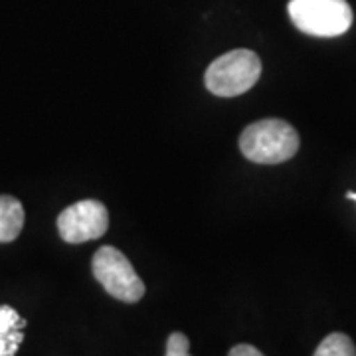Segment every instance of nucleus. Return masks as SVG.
<instances>
[{
  "label": "nucleus",
  "instance_id": "obj_6",
  "mask_svg": "<svg viewBox=\"0 0 356 356\" xmlns=\"http://www.w3.org/2000/svg\"><path fill=\"white\" fill-rule=\"evenodd\" d=\"M26 321L16 309L0 305V356H16L24 341Z\"/></svg>",
  "mask_w": 356,
  "mask_h": 356
},
{
  "label": "nucleus",
  "instance_id": "obj_4",
  "mask_svg": "<svg viewBox=\"0 0 356 356\" xmlns=\"http://www.w3.org/2000/svg\"><path fill=\"white\" fill-rule=\"evenodd\" d=\"M93 277L105 291L123 303H137L145 295V283L123 252L113 245L99 248L91 261Z\"/></svg>",
  "mask_w": 356,
  "mask_h": 356
},
{
  "label": "nucleus",
  "instance_id": "obj_8",
  "mask_svg": "<svg viewBox=\"0 0 356 356\" xmlns=\"http://www.w3.org/2000/svg\"><path fill=\"white\" fill-rule=\"evenodd\" d=\"M313 356H356V346L343 332H332L325 337Z\"/></svg>",
  "mask_w": 356,
  "mask_h": 356
},
{
  "label": "nucleus",
  "instance_id": "obj_7",
  "mask_svg": "<svg viewBox=\"0 0 356 356\" xmlns=\"http://www.w3.org/2000/svg\"><path fill=\"white\" fill-rule=\"evenodd\" d=\"M24 206L18 198L0 194V243L14 242L24 228Z\"/></svg>",
  "mask_w": 356,
  "mask_h": 356
},
{
  "label": "nucleus",
  "instance_id": "obj_5",
  "mask_svg": "<svg viewBox=\"0 0 356 356\" xmlns=\"http://www.w3.org/2000/svg\"><path fill=\"white\" fill-rule=\"evenodd\" d=\"M109 228V212L97 200H79L58 216V232L67 243H83L102 238Z\"/></svg>",
  "mask_w": 356,
  "mask_h": 356
},
{
  "label": "nucleus",
  "instance_id": "obj_11",
  "mask_svg": "<svg viewBox=\"0 0 356 356\" xmlns=\"http://www.w3.org/2000/svg\"><path fill=\"white\" fill-rule=\"evenodd\" d=\"M346 196H348V198H350V200H355V202H356V192H348V194H346Z\"/></svg>",
  "mask_w": 356,
  "mask_h": 356
},
{
  "label": "nucleus",
  "instance_id": "obj_9",
  "mask_svg": "<svg viewBox=\"0 0 356 356\" xmlns=\"http://www.w3.org/2000/svg\"><path fill=\"white\" fill-rule=\"evenodd\" d=\"M165 356H192L191 355V341L182 332H172L166 341V355Z\"/></svg>",
  "mask_w": 356,
  "mask_h": 356
},
{
  "label": "nucleus",
  "instance_id": "obj_3",
  "mask_svg": "<svg viewBox=\"0 0 356 356\" xmlns=\"http://www.w3.org/2000/svg\"><path fill=\"white\" fill-rule=\"evenodd\" d=\"M289 16L301 32L317 38H334L353 24V8L346 0H291Z\"/></svg>",
  "mask_w": 356,
  "mask_h": 356
},
{
  "label": "nucleus",
  "instance_id": "obj_2",
  "mask_svg": "<svg viewBox=\"0 0 356 356\" xmlns=\"http://www.w3.org/2000/svg\"><path fill=\"white\" fill-rule=\"evenodd\" d=\"M261 76V60L252 50H232L208 65L204 83L216 97H238Z\"/></svg>",
  "mask_w": 356,
  "mask_h": 356
},
{
  "label": "nucleus",
  "instance_id": "obj_1",
  "mask_svg": "<svg viewBox=\"0 0 356 356\" xmlns=\"http://www.w3.org/2000/svg\"><path fill=\"white\" fill-rule=\"evenodd\" d=\"M240 151L257 165H280L297 154L299 135L283 119H261L243 129Z\"/></svg>",
  "mask_w": 356,
  "mask_h": 356
},
{
  "label": "nucleus",
  "instance_id": "obj_10",
  "mask_svg": "<svg viewBox=\"0 0 356 356\" xmlns=\"http://www.w3.org/2000/svg\"><path fill=\"white\" fill-rule=\"evenodd\" d=\"M228 356H266L261 355L255 346L252 344H236L232 350L228 353Z\"/></svg>",
  "mask_w": 356,
  "mask_h": 356
}]
</instances>
